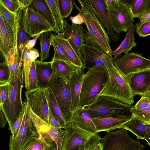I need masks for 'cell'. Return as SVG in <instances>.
<instances>
[{
	"label": "cell",
	"mask_w": 150,
	"mask_h": 150,
	"mask_svg": "<svg viewBox=\"0 0 150 150\" xmlns=\"http://www.w3.org/2000/svg\"><path fill=\"white\" fill-rule=\"evenodd\" d=\"M35 66L37 84L39 88H46L53 72L51 67V61H34Z\"/></svg>",
	"instance_id": "603a6c76"
},
{
	"label": "cell",
	"mask_w": 150,
	"mask_h": 150,
	"mask_svg": "<svg viewBox=\"0 0 150 150\" xmlns=\"http://www.w3.org/2000/svg\"><path fill=\"white\" fill-rule=\"evenodd\" d=\"M0 105L4 103L9 90V82L2 84H0Z\"/></svg>",
	"instance_id": "7dc6e473"
},
{
	"label": "cell",
	"mask_w": 150,
	"mask_h": 150,
	"mask_svg": "<svg viewBox=\"0 0 150 150\" xmlns=\"http://www.w3.org/2000/svg\"><path fill=\"white\" fill-rule=\"evenodd\" d=\"M150 93V86L147 91V92L146 93Z\"/></svg>",
	"instance_id": "94428289"
},
{
	"label": "cell",
	"mask_w": 150,
	"mask_h": 150,
	"mask_svg": "<svg viewBox=\"0 0 150 150\" xmlns=\"http://www.w3.org/2000/svg\"><path fill=\"white\" fill-rule=\"evenodd\" d=\"M133 106L117 98L107 96H98L91 104L82 108L91 118L97 117H118L133 116Z\"/></svg>",
	"instance_id": "277c9868"
},
{
	"label": "cell",
	"mask_w": 150,
	"mask_h": 150,
	"mask_svg": "<svg viewBox=\"0 0 150 150\" xmlns=\"http://www.w3.org/2000/svg\"><path fill=\"white\" fill-rule=\"evenodd\" d=\"M0 84L6 83L8 82L10 76L9 67L4 62L0 63Z\"/></svg>",
	"instance_id": "7bdbcfd3"
},
{
	"label": "cell",
	"mask_w": 150,
	"mask_h": 150,
	"mask_svg": "<svg viewBox=\"0 0 150 150\" xmlns=\"http://www.w3.org/2000/svg\"><path fill=\"white\" fill-rule=\"evenodd\" d=\"M48 87L52 91L66 122L67 123L71 122L73 113L70 111L71 98L69 77L59 76L53 71Z\"/></svg>",
	"instance_id": "52a82bcc"
},
{
	"label": "cell",
	"mask_w": 150,
	"mask_h": 150,
	"mask_svg": "<svg viewBox=\"0 0 150 150\" xmlns=\"http://www.w3.org/2000/svg\"><path fill=\"white\" fill-rule=\"evenodd\" d=\"M30 50L25 48L22 58L23 63V70L24 75V80L26 89H28L29 83V75L31 66L33 62L30 58L29 52Z\"/></svg>",
	"instance_id": "74e56055"
},
{
	"label": "cell",
	"mask_w": 150,
	"mask_h": 150,
	"mask_svg": "<svg viewBox=\"0 0 150 150\" xmlns=\"http://www.w3.org/2000/svg\"><path fill=\"white\" fill-rule=\"evenodd\" d=\"M25 95L33 112L48 123L49 108L45 88L39 87L30 91H27Z\"/></svg>",
	"instance_id": "5bb4252c"
},
{
	"label": "cell",
	"mask_w": 150,
	"mask_h": 150,
	"mask_svg": "<svg viewBox=\"0 0 150 150\" xmlns=\"http://www.w3.org/2000/svg\"><path fill=\"white\" fill-rule=\"evenodd\" d=\"M60 10L63 18L68 17L74 8L72 0H59Z\"/></svg>",
	"instance_id": "ab89813d"
},
{
	"label": "cell",
	"mask_w": 150,
	"mask_h": 150,
	"mask_svg": "<svg viewBox=\"0 0 150 150\" xmlns=\"http://www.w3.org/2000/svg\"><path fill=\"white\" fill-rule=\"evenodd\" d=\"M26 8H20L16 14L18 28V47L19 54L22 61L25 46L31 38V36L25 32L24 27L23 17Z\"/></svg>",
	"instance_id": "cb8c5ba5"
},
{
	"label": "cell",
	"mask_w": 150,
	"mask_h": 150,
	"mask_svg": "<svg viewBox=\"0 0 150 150\" xmlns=\"http://www.w3.org/2000/svg\"><path fill=\"white\" fill-rule=\"evenodd\" d=\"M82 68H77L69 77V84L71 98L70 111L73 112L79 108L82 83L84 75Z\"/></svg>",
	"instance_id": "d6986e66"
},
{
	"label": "cell",
	"mask_w": 150,
	"mask_h": 150,
	"mask_svg": "<svg viewBox=\"0 0 150 150\" xmlns=\"http://www.w3.org/2000/svg\"><path fill=\"white\" fill-rule=\"evenodd\" d=\"M51 45L54 52L52 60L56 59H62L71 63L66 51L55 38L54 34L52 37Z\"/></svg>",
	"instance_id": "d590c367"
},
{
	"label": "cell",
	"mask_w": 150,
	"mask_h": 150,
	"mask_svg": "<svg viewBox=\"0 0 150 150\" xmlns=\"http://www.w3.org/2000/svg\"><path fill=\"white\" fill-rule=\"evenodd\" d=\"M104 3L106 7H107L112 4L115 1V0H104Z\"/></svg>",
	"instance_id": "680465c9"
},
{
	"label": "cell",
	"mask_w": 150,
	"mask_h": 150,
	"mask_svg": "<svg viewBox=\"0 0 150 150\" xmlns=\"http://www.w3.org/2000/svg\"><path fill=\"white\" fill-rule=\"evenodd\" d=\"M24 112L23 107V110L13 124V134H11L13 137H16L19 130L22 122Z\"/></svg>",
	"instance_id": "f6af8a7d"
},
{
	"label": "cell",
	"mask_w": 150,
	"mask_h": 150,
	"mask_svg": "<svg viewBox=\"0 0 150 150\" xmlns=\"http://www.w3.org/2000/svg\"><path fill=\"white\" fill-rule=\"evenodd\" d=\"M54 35L66 51L71 63L77 68H82L83 64L81 59L70 45L68 40L61 33L57 34L54 33Z\"/></svg>",
	"instance_id": "f1b7e54d"
},
{
	"label": "cell",
	"mask_w": 150,
	"mask_h": 150,
	"mask_svg": "<svg viewBox=\"0 0 150 150\" xmlns=\"http://www.w3.org/2000/svg\"><path fill=\"white\" fill-rule=\"evenodd\" d=\"M72 23L75 25H81L84 23L85 20L82 14L78 12V14L74 16H71L69 17Z\"/></svg>",
	"instance_id": "c3c4849f"
},
{
	"label": "cell",
	"mask_w": 150,
	"mask_h": 150,
	"mask_svg": "<svg viewBox=\"0 0 150 150\" xmlns=\"http://www.w3.org/2000/svg\"><path fill=\"white\" fill-rule=\"evenodd\" d=\"M150 105L148 98L144 96H142L140 99L135 105L134 108L137 109H143L147 108Z\"/></svg>",
	"instance_id": "bcb514c9"
},
{
	"label": "cell",
	"mask_w": 150,
	"mask_h": 150,
	"mask_svg": "<svg viewBox=\"0 0 150 150\" xmlns=\"http://www.w3.org/2000/svg\"><path fill=\"white\" fill-rule=\"evenodd\" d=\"M50 7L55 21L58 33H62L64 30L63 18L60 10L59 0H45Z\"/></svg>",
	"instance_id": "e575fe53"
},
{
	"label": "cell",
	"mask_w": 150,
	"mask_h": 150,
	"mask_svg": "<svg viewBox=\"0 0 150 150\" xmlns=\"http://www.w3.org/2000/svg\"><path fill=\"white\" fill-rule=\"evenodd\" d=\"M102 150H144L145 146L135 140L129 135L127 130L122 128L116 131L107 132L101 138Z\"/></svg>",
	"instance_id": "9c48e42d"
},
{
	"label": "cell",
	"mask_w": 150,
	"mask_h": 150,
	"mask_svg": "<svg viewBox=\"0 0 150 150\" xmlns=\"http://www.w3.org/2000/svg\"><path fill=\"white\" fill-rule=\"evenodd\" d=\"M133 115L144 124L150 121V105L143 109H137L134 107L131 109Z\"/></svg>",
	"instance_id": "f35d334b"
},
{
	"label": "cell",
	"mask_w": 150,
	"mask_h": 150,
	"mask_svg": "<svg viewBox=\"0 0 150 150\" xmlns=\"http://www.w3.org/2000/svg\"><path fill=\"white\" fill-rule=\"evenodd\" d=\"M102 144L100 143L96 144L91 150H102Z\"/></svg>",
	"instance_id": "6f0895ef"
},
{
	"label": "cell",
	"mask_w": 150,
	"mask_h": 150,
	"mask_svg": "<svg viewBox=\"0 0 150 150\" xmlns=\"http://www.w3.org/2000/svg\"><path fill=\"white\" fill-rule=\"evenodd\" d=\"M22 62L19 55L14 56L9 62L8 65L10 68V74L8 81L12 77H19L22 75L23 72L21 70Z\"/></svg>",
	"instance_id": "8d00e7d4"
},
{
	"label": "cell",
	"mask_w": 150,
	"mask_h": 150,
	"mask_svg": "<svg viewBox=\"0 0 150 150\" xmlns=\"http://www.w3.org/2000/svg\"><path fill=\"white\" fill-rule=\"evenodd\" d=\"M133 116H122L116 117H97L91 118L97 132H107L121 128Z\"/></svg>",
	"instance_id": "ac0fdd59"
},
{
	"label": "cell",
	"mask_w": 150,
	"mask_h": 150,
	"mask_svg": "<svg viewBox=\"0 0 150 150\" xmlns=\"http://www.w3.org/2000/svg\"><path fill=\"white\" fill-rule=\"evenodd\" d=\"M147 97L149 99L150 103V93H146L145 94L143 95Z\"/></svg>",
	"instance_id": "91938a15"
},
{
	"label": "cell",
	"mask_w": 150,
	"mask_h": 150,
	"mask_svg": "<svg viewBox=\"0 0 150 150\" xmlns=\"http://www.w3.org/2000/svg\"><path fill=\"white\" fill-rule=\"evenodd\" d=\"M144 139L146 140L148 144L150 146V130L148 131L145 135Z\"/></svg>",
	"instance_id": "9f6ffc18"
},
{
	"label": "cell",
	"mask_w": 150,
	"mask_h": 150,
	"mask_svg": "<svg viewBox=\"0 0 150 150\" xmlns=\"http://www.w3.org/2000/svg\"><path fill=\"white\" fill-rule=\"evenodd\" d=\"M6 6L12 12L17 13L20 9L18 0H1Z\"/></svg>",
	"instance_id": "ee69618b"
},
{
	"label": "cell",
	"mask_w": 150,
	"mask_h": 150,
	"mask_svg": "<svg viewBox=\"0 0 150 150\" xmlns=\"http://www.w3.org/2000/svg\"><path fill=\"white\" fill-rule=\"evenodd\" d=\"M17 13L10 11L0 0V15L11 38L12 45V52L19 55L17 44L18 22Z\"/></svg>",
	"instance_id": "2e32d148"
},
{
	"label": "cell",
	"mask_w": 150,
	"mask_h": 150,
	"mask_svg": "<svg viewBox=\"0 0 150 150\" xmlns=\"http://www.w3.org/2000/svg\"><path fill=\"white\" fill-rule=\"evenodd\" d=\"M135 25L133 24L126 32L125 37L120 46L114 51H112L111 55H114L113 59L114 61L121 57L122 54L129 52L132 48L137 45L135 42L134 32Z\"/></svg>",
	"instance_id": "d4e9b609"
},
{
	"label": "cell",
	"mask_w": 150,
	"mask_h": 150,
	"mask_svg": "<svg viewBox=\"0 0 150 150\" xmlns=\"http://www.w3.org/2000/svg\"><path fill=\"white\" fill-rule=\"evenodd\" d=\"M121 73L128 76L150 68V59L142 56V54L128 52L115 61Z\"/></svg>",
	"instance_id": "7c38bea8"
},
{
	"label": "cell",
	"mask_w": 150,
	"mask_h": 150,
	"mask_svg": "<svg viewBox=\"0 0 150 150\" xmlns=\"http://www.w3.org/2000/svg\"><path fill=\"white\" fill-rule=\"evenodd\" d=\"M133 0H115L106 7L113 24L120 33L127 32L134 21L131 8Z\"/></svg>",
	"instance_id": "ba28073f"
},
{
	"label": "cell",
	"mask_w": 150,
	"mask_h": 150,
	"mask_svg": "<svg viewBox=\"0 0 150 150\" xmlns=\"http://www.w3.org/2000/svg\"><path fill=\"white\" fill-rule=\"evenodd\" d=\"M27 109L38 135L47 143L55 147L57 150H62L64 130L53 127L44 121L33 112L28 103Z\"/></svg>",
	"instance_id": "30bf717a"
},
{
	"label": "cell",
	"mask_w": 150,
	"mask_h": 150,
	"mask_svg": "<svg viewBox=\"0 0 150 150\" xmlns=\"http://www.w3.org/2000/svg\"><path fill=\"white\" fill-rule=\"evenodd\" d=\"M25 32L31 37L46 31H54L49 23L30 6L26 9L23 19Z\"/></svg>",
	"instance_id": "4fadbf2b"
},
{
	"label": "cell",
	"mask_w": 150,
	"mask_h": 150,
	"mask_svg": "<svg viewBox=\"0 0 150 150\" xmlns=\"http://www.w3.org/2000/svg\"><path fill=\"white\" fill-rule=\"evenodd\" d=\"M139 22L142 23L147 22H150V11L139 18Z\"/></svg>",
	"instance_id": "db71d44e"
},
{
	"label": "cell",
	"mask_w": 150,
	"mask_h": 150,
	"mask_svg": "<svg viewBox=\"0 0 150 150\" xmlns=\"http://www.w3.org/2000/svg\"><path fill=\"white\" fill-rule=\"evenodd\" d=\"M131 10L133 18H140L150 11V0H133Z\"/></svg>",
	"instance_id": "d6a6232c"
},
{
	"label": "cell",
	"mask_w": 150,
	"mask_h": 150,
	"mask_svg": "<svg viewBox=\"0 0 150 150\" xmlns=\"http://www.w3.org/2000/svg\"><path fill=\"white\" fill-rule=\"evenodd\" d=\"M24 112L19 130L17 135L9 137V150H22L27 143L33 137L38 136V134L30 117L27 109V102H23Z\"/></svg>",
	"instance_id": "8fae6325"
},
{
	"label": "cell",
	"mask_w": 150,
	"mask_h": 150,
	"mask_svg": "<svg viewBox=\"0 0 150 150\" xmlns=\"http://www.w3.org/2000/svg\"><path fill=\"white\" fill-rule=\"evenodd\" d=\"M53 35L52 31H46L42 33L39 37L40 46V60L41 61L49 57Z\"/></svg>",
	"instance_id": "1f68e13d"
},
{
	"label": "cell",
	"mask_w": 150,
	"mask_h": 150,
	"mask_svg": "<svg viewBox=\"0 0 150 150\" xmlns=\"http://www.w3.org/2000/svg\"><path fill=\"white\" fill-rule=\"evenodd\" d=\"M45 93L49 109L62 128H64L67 123L63 116L52 91L47 87L45 88Z\"/></svg>",
	"instance_id": "f546056e"
},
{
	"label": "cell",
	"mask_w": 150,
	"mask_h": 150,
	"mask_svg": "<svg viewBox=\"0 0 150 150\" xmlns=\"http://www.w3.org/2000/svg\"><path fill=\"white\" fill-rule=\"evenodd\" d=\"M31 6L34 10L49 23L56 33H59L51 9L45 0H33Z\"/></svg>",
	"instance_id": "4316f807"
},
{
	"label": "cell",
	"mask_w": 150,
	"mask_h": 150,
	"mask_svg": "<svg viewBox=\"0 0 150 150\" xmlns=\"http://www.w3.org/2000/svg\"><path fill=\"white\" fill-rule=\"evenodd\" d=\"M29 55L30 59L32 62L39 57V53L38 50L33 48L30 50Z\"/></svg>",
	"instance_id": "816d5d0a"
},
{
	"label": "cell",
	"mask_w": 150,
	"mask_h": 150,
	"mask_svg": "<svg viewBox=\"0 0 150 150\" xmlns=\"http://www.w3.org/2000/svg\"><path fill=\"white\" fill-rule=\"evenodd\" d=\"M23 77V72L19 77L13 76L8 81V94L4 103L0 106L11 134H13V124L23 108L21 98Z\"/></svg>",
	"instance_id": "8992f818"
},
{
	"label": "cell",
	"mask_w": 150,
	"mask_h": 150,
	"mask_svg": "<svg viewBox=\"0 0 150 150\" xmlns=\"http://www.w3.org/2000/svg\"><path fill=\"white\" fill-rule=\"evenodd\" d=\"M134 96H142L150 86V68L127 76Z\"/></svg>",
	"instance_id": "e0dca14e"
},
{
	"label": "cell",
	"mask_w": 150,
	"mask_h": 150,
	"mask_svg": "<svg viewBox=\"0 0 150 150\" xmlns=\"http://www.w3.org/2000/svg\"><path fill=\"white\" fill-rule=\"evenodd\" d=\"M62 34L69 40L70 45L81 58L83 63L85 58L84 42L80 35L76 25H70L66 19L64 21V30Z\"/></svg>",
	"instance_id": "ffe728a7"
},
{
	"label": "cell",
	"mask_w": 150,
	"mask_h": 150,
	"mask_svg": "<svg viewBox=\"0 0 150 150\" xmlns=\"http://www.w3.org/2000/svg\"><path fill=\"white\" fill-rule=\"evenodd\" d=\"M96 15L101 24L107 28L110 38L114 41L118 40L120 33L114 27L110 17L104 0H90Z\"/></svg>",
	"instance_id": "9a60e30c"
},
{
	"label": "cell",
	"mask_w": 150,
	"mask_h": 150,
	"mask_svg": "<svg viewBox=\"0 0 150 150\" xmlns=\"http://www.w3.org/2000/svg\"><path fill=\"white\" fill-rule=\"evenodd\" d=\"M81 8L74 0V7L83 16L87 31H84L108 55L112 57L110 40L104 27L97 17L90 0H78Z\"/></svg>",
	"instance_id": "7a4b0ae2"
},
{
	"label": "cell",
	"mask_w": 150,
	"mask_h": 150,
	"mask_svg": "<svg viewBox=\"0 0 150 150\" xmlns=\"http://www.w3.org/2000/svg\"><path fill=\"white\" fill-rule=\"evenodd\" d=\"M83 50L85 58L83 69H88L95 66L104 65L102 56L106 54L104 52L85 43L83 44Z\"/></svg>",
	"instance_id": "44dd1931"
},
{
	"label": "cell",
	"mask_w": 150,
	"mask_h": 150,
	"mask_svg": "<svg viewBox=\"0 0 150 150\" xmlns=\"http://www.w3.org/2000/svg\"><path fill=\"white\" fill-rule=\"evenodd\" d=\"M121 128L130 131L138 139H144L145 135L150 130V125L144 124L133 115L132 118L124 124Z\"/></svg>",
	"instance_id": "484cf974"
},
{
	"label": "cell",
	"mask_w": 150,
	"mask_h": 150,
	"mask_svg": "<svg viewBox=\"0 0 150 150\" xmlns=\"http://www.w3.org/2000/svg\"><path fill=\"white\" fill-rule=\"evenodd\" d=\"M135 30L139 37L144 38L150 35V22L141 23L140 22L135 25Z\"/></svg>",
	"instance_id": "60d3db41"
},
{
	"label": "cell",
	"mask_w": 150,
	"mask_h": 150,
	"mask_svg": "<svg viewBox=\"0 0 150 150\" xmlns=\"http://www.w3.org/2000/svg\"><path fill=\"white\" fill-rule=\"evenodd\" d=\"M62 150H91L100 143L101 138L98 132L93 134L83 129L73 122L66 123Z\"/></svg>",
	"instance_id": "5b68a950"
},
{
	"label": "cell",
	"mask_w": 150,
	"mask_h": 150,
	"mask_svg": "<svg viewBox=\"0 0 150 150\" xmlns=\"http://www.w3.org/2000/svg\"><path fill=\"white\" fill-rule=\"evenodd\" d=\"M22 150H57L54 146L47 143L38 135L34 137L27 143Z\"/></svg>",
	"instance_id": "836d02e7"
},
{
	"label": "cell",
	"mask_w": 150,
	"mask_h": 150,
	"mask_svg": "<svg viewBox=\"0 0 150 150\" xmlns=\"http://www.w3.org/2000/svg\"><path fill=\"white\" fill-rule=\"evenodd\" d=\"M50 125L58 128H62L59 122L52 114L49 109V122Z\"/></svg>",
	"instance_id": "681fc988"
},
{
	"label": "cell",
	"mask_w": 150,
	"mask_h": 150,
	"mask_svg": "<svg viewBox=\"0 0 150 150\" xmlns=\"http://www.w3.org/2000/svg\"><path fill=\"white\" fill-rule=\"evenodd\" d=\"M51 61L53 71L60 76L69 77L77 68L71 63L63 60L56 59Z\"/></svg>",
	"instance_id": "4dcf8cb0"
},
{
	"label": "cell",
	"mask_w": 150,
	"mask_h": 150,
	"mask_svg": "<svg viewBox=\"0 0 150 150\" xmlns=\"http://www.w3.org/2000/svg\"><path fill=\"white\" fill-rule=\"evenodd\" d=\"M0 50L4 59H7L13 50L11 40L0 15Z\"/></svg>",
	"instance_id": "83f0119b"
},
{
	"label": "cell",
	"mask_w": 150,
	"mask_h": 150,
	"mask_svg": "<svg viewBox=\"0 0 150 150\" xmlns=\"http://www.w3.org/2000/svg\"><path fill=\"white\" fill-rule=\"evenodd\" d=\"M38 88L37 84L35 66V61H34L30 67L29 75V86L27 91H30Z\"/></svg>",
	"instance_id": "b9f144b4"
},
{
	"label": "cell",
	"mask_w": 150,
	"mask_h": 150,
	"mask_svg": "<svg viewBox=\"0 0 150 150\" xmlns=\"http://www.w3.org/2000/svg\"><path fill=\"white\" fill-rule=\"evenodd\" d=\"M43 32H42L36 35L33 39L29 40L25 46V48L29 50L33 48L35 45L37 40L38 38H39L40 35Z\"/></svg>",
	"instance_id": "f907efd6"
},
{
	"label": "cell",
	"mask_w": 150,
	"mask_h": 150,
	"mask_svg": "<svg viewBox=\"0 0 150 150\" xmlns=\"http://www.w3.org/2000/svg\"><path fill=\"white\" fill-rule=\"evenodd\" d=\"M33 0H18L20 8H26L31 5Z\"/></svg>",
	"instance_id": "f5cc1de1"
},
{
	"label": "cell",
	"mask_w": 150,
	"mask_h": 150,
	"mask_svg": "<svg viewBox=\"0 0 150 150\" xmlns=\"http://www.w3.org/2000/svg\"><path fill=\"white\" fill-rule=\"evenodd\" d=\"M0 127L4 128L6 125L4 115L1 109L0 108Z\"/></svg>",
	"instance_id": "11a10c76"
},
{
	"label": "cell",
	"mask_w": 150,
	"mask_h": 150,
	"mask_svg": "<svg viewBox=\"0 0 150 150\" xmlns=\"http://www.w3.org/2000/svg\"><path fill=\"white\" fill-rule=\"evenodd\" d=\"M147 124H149L150 125V121Z\"/></svg>",
	"instance_id": "6125c7cd"
},
{
	"label": "cell",
	"mask_w": 150,
	"mask_h": 150,
	"mask_svg": "<svg viewBox=\"0 0 150 150\" xmlns=\"http://www.w3.org/2000/svg\"><path fill=\"white\" fill-rule=\"evenodd\" d=\"M108 74L104 65L88 69L83 76L79 107L92 103L105 86Z\"/></svg>",
	"instance_id": "3957f363"
},
{
	"label": "cell",
	"mask_w": 150,
	"mask_h": 150,
	"mask_svg": "<svg viewBox=\"0 0 150 150\" xmlns=\"http://www.w3.org/2000/svg\"><path fill=\"white\" fill-rule=\"evenodd\" d=\"M102 59L108 71V78L98 96L112 97L132 105L134 103V96L127 76L120 71L112 57L105 54L102 56Z\"/></svg>",
	"instance_id": "6da1fadb"
},
{
	"label": "cell",
	"mask_w": 150,
	"mask_h": 150,
	"mask_svg": "<svg viewBox=\"0 0 150 150\" xmlns=\"http://www.w3.org/2000/svg\"><path fill=\"white\" fill-rule=\"evenodd\" d=\"M71 122L79 128L93 134L98 133L95 126L87 111L79 107L73 113Z\"/></svg>",
	"instance_id": "7402d4cb"
},
{
	"label": "cell",
	"mask_w": 150,
	"mask_h": 150,
	"mask_svg": "<svg viewBox=\"0 0 150 150\" xmlns=\"http://www.w3.org/2000/svg\"></svg>",
	"instance_id": "be15d7a7"
}]
</instances>
